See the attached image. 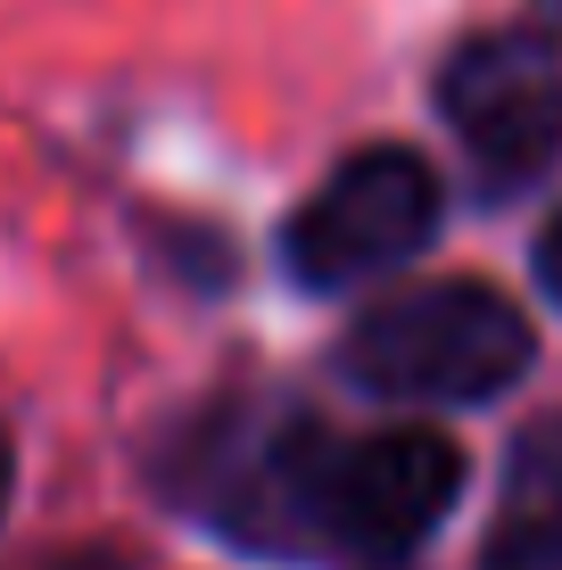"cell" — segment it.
Listing matches in <instances>:
<instances>
[{"label": "cell", "instance_id": "obj_4", "mask_svg": "<svg viewBox=\"0 0 562 570\" xmlns=\"http://www.w3.org/2000/svg\"><path fill=\"white\" fill-rule=\"evenodd\" d=\"M438 108L496 183H530L562 149V50L546 33H472L438 75Z\"/></svg>", "mask_w": 562, "mask_h": 570}, {"label": "cell", "instance_id": "obj_8", "mask_svg": "<svg viewBox=\"0 0 562 570\" xmlns=\"http://www.w3.org/2000/svg\"><path fill=\"white\" fill-rule=\"evenodd\" d=\"M50 570H116V562H50Z\"/></svg>", "mask_w": 562, "mask_h": 570}, {"label": "cell", "instance_id": "obj_1", "mask_svg": "<svg viewBox=\"0 0 562 570\" xmlns=\"http://www.w3.org/2000/svg\"><path fill=\"white\" fill-rule=\"evenodd\" d=\"M339 364L356 389L397 405H472L530 372V323L489 282H422L364 306Z\"/></svg>", "mask_w": 562, "mask_h": 570}, {"label": "cell", "instance_id": "obj_2", "mask_svg": "<svg viewBox=\"0 0 562 570\" xmlns=\"http://www.w3.org/2000/svg\"><path fill=\"white\" fill-rule=\"evenodd\" d=\"M455 497H463V455L438 430H381L364 446H323L315 497H306V546L397 562L447 521Z\"/></svg>", "mask_w": 562, "mask_h": 570}, {"label": "cell", "instance_id": "obj_5", "mask_svg": "<svg viewBox=\"0 0 562 570\" xmlns=\"http://www.w3.org/2000/svg\"><path fill=\"white\" fill-rule=\"evenodd\" d=\"M489 570H562V414L521 430Z\"/></svg>", "mask_w": 562, "mask_h": 570}, {"label": "cell", "instance_id": "obj_6", "mask_svg": "<svg viewBox=\"0 0 562 570\" xmlns=\"http://www.w3.org/2000/svg\"><path fill=\"white\" fill-rule=\"evenodd\" d=\"M538 282H546L554 298H562V215H554V232H546V240H538Z\"/></svg>", "mask_w": 562, "mask_h": 570}, {"label": "cell", "instance_id": "obj_3", "mask_svg": "<svg viewBox=\"0 0 562 570\" xmlns=\"http://www.w3.org/2000/svg\"><path fill=\"white\" fill-rule=\"evenodd\" d=\"M438 232V174L414 149H356L289 224V273L306 289H347L405 265Z\"/></svg>", "mask_w": 562, "mask_h": 570}, {"label": "cell", "instance_id": "obj_7", "mask_svg": "<svg viewBox=\"0 0 562 570\" xmlns=\"http://www.w3.org/2000/svg\"><path fill=\"white\" fill-rule=\"evenodd\" d=\"M0 504H9V446H0Z\"/></svg>", "mask_w": 562, "mask_h": 570}]
</instances>
